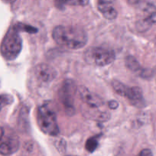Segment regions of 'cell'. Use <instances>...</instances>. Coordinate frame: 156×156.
<instances>
[{"instance_id": "obj_1", "label": "cell", "mask_w": 156, "mask_h": 156, "mask_svg": "<svg viewBox=\"0 0 156 156\" xmlns=\"http://www.w3.org/2000/svg\"><path fill=\"white\" fill-rule=\"evenodd\" d=\"M52 37L58 45L70 50L83 48L88 41V37L84 29L70 25L55 27L52 31Z\"/></svg>"}, {"instance_id": "obj_2", "label": "cell", "mask_w": 156, "mask_h": 156, "mask_svg": "<svg viewBox=\"0 0 156 156\" xmlns=\"http://www.w3.org/2000/svg\"><path fill=\"white\" fill-rule=\"evenodd\" d=\"M21 31L18 24L9 28L2 42L0 51L3 57L7 60H14L21 53L22 49V40L19 35Z\"/></svg>"}, {"instance_id": "obj_3", "label": "cell", "mask_w": 156, "mask_h": 156, "mask_svg": "<svg viewBox=\"0 0 156 156\" xmlns=\"http://www.w3.org/2000/svg\"><path fill=\"white\" fill-rule=\"evenodd\" d=\"M37 123L44 133L51 136H56L59 134L56 113L50 104L45 103L38 108Z\"/></svg>"}, {"instance_id": "obj_4", "label": "cell", "mask_w": 156, "mask_h": 156, "mask_svg": "<svg viewBox=\"0 0 156 156\" xmlns=\"http://www.w3.org/2000/svg\"><path fill=\"white\" fill-rule=\"evenodd\" d=\"M116 54L113 50L101 47H93L87 49L84 53V59L87 63L97 66H106L113 63Z\"/></svg>"}, {"instance_id": "obj_5", "label": "cell", "mask_w": 156, "mask_h": 156, "mask_svg": "<svg viewBox=\"0 0 156 156\" xmlns=\"http://www.w3.org/2000/svg\"><path fill=\"white\" fill-rule=\"evenodd\" d=\"M112 87L116 94L125 98L133 106L139 108H142L145 106L143 93L139 87L126 86L118 80H113L112 82Z\"/></svg>"}, {"instance_id": "obj_6", "label": "cell", "mask_w": 156, "mask_h": 156, "mask_svg": "<svg viewBox=\"0 0 156 156\" xmlns=\"http://www.w3.org/2000/svg\"><path fill=\"white\" fill-rule=\"evenodd\" d=\"M76 91L77 87L75 82L70 79H67L64 81L58 91L60 101L67 115H73L75 113L74 97Z\"/></svg>"}, {"instance_id": "obj_7", "label": "cell", "mask_w": 156, "mask_h": 156, "mask_svg": "<svg viewBox=\"0 0 156 156\" xmlns=\"http://www.w3.org/2000/svg\"><path fill=\"white\" fill-rule=\"evenodd\" d=\"M19 138L16 133L8 126H0V154L10 155L18 151Z\"/></svg>"}, {"instance_id": "obj_8", "label": "cell", "mask_w": 156, "mask_h": 156, "mask_svg": "<svg viewBox=\"0 0 156 156\" xmlns=\"http://www.w3.org/2000/svg\"><path fill=\"white\" fill-rule=\"evenodd\" d=\"M77 91L82 101L90 109H99V108L104 106L103 100L97 94L91 92L86 87L79 86Z\"/></svg>"}, {"instance_id": "obj_9", "label": "cell", "mask_w": 156, "mask_h": 156, "mask_svg": "<svg viewBox=\"0 0 156 156\" xmlns=\"http://www.w3.org/2000/svg\"><path fill=\"white\" fill-rule=\"evenodd\" d=\"M36 77L43 82H50L57 77L58 73L54 68L45 63L38 64L35 69Z\"/></svg>"}, {"instance_id": "obj_10", "label": "cell", "mask_w": 156, "mask_h": 156, "mask_svg": "<svg viewBox=\"0 0 156 156\" xmlns=\"http://www.w3.org/2000/svg\"><path fill=\"white\" fill-rule=\"evenodd\" d=\"M114 2L115 0H98V10L106 19L113 20L117 17V11L114 7Z\"/></svg>"}, {"instance_id": "obj_11", "label": "cell", "mask_w": 156, "mask_h": 156, "mask_svg": "<svg viewBox=\"0 0 156 156\" xmlns=\"http://www.w3.org/2000/svg\"><path fill=\"white\" fill-rule=\"evenodd\" d=\"M156 24V10L149 11L145 18L139 20L137 23V29L139 31L143 32L148 30L152 25Z\"/></svg>"}, {"instance_id": "obj_12", "label": "cell", "mask_w": 156, "mask_h": 156, "mask_svg": "<svg viewBox=\"0 0 156 156\" xmlns=\"http://www.w3.org/2000/svg\"><path fill=\"white\" fill-rule=\"evenodd\" d=\"M125 65L127 68L132 71L133 73H138L142 77H145V70L143 69L138 62L137 59L132 56H128L125 57Z\"/></svg>"}, {"instance_id": "obj_13", "label": "cell", "mask_w": 156, "mask_h": 156, "mask_svg": "<svg viewBox=\"0 0 156 156\" xmlns=\"http://www.w3.org/2000/svg\"><path fill=\"white\" fill-rule=\"evenodd\" d=\"M89 3V0H55V5L58 8L64 5L85 6Z\"/></svg>"}, {"instance_id": "obj_14", "label": "cell", "mask_w": 156, "mask_h": 156, "mask_svg": "<svg viewBox=\"0 0 156 156\" xmlns=\"http://www.w3.org/2000/svg\"><path fill=\"white\" fill-rule=\"evenodd\" d=\"M99 136H95L90 137L87 140L85 144V149L87 152H93L98 147L99 144Z\"/></svg>"}, {"instance_id": "obj_15", "label": "cell", "mask_w": 156, "mask_h": 156, "mask_svg": "<svg viewBox=\"0 0 156 156\" xmlns=\"http://www.w3.org/2000/svg\"><path fill=\"white\" fill-rule=\"evenodd\" d=\"M12 98L9 95H0V110L4 105L11 103Z\"/></svg>"}, {"instance_id": "obj_16", "label": "cell", "mask_w": 156, "mask_h": 156, "mask_svg": "<svg viewBox=\"0 0 156 156\" xmlns=\"http://www.w3.org/2000/svg\"><path fill=\"white\" fill-rule=\"evenodd\" d=\"M137 156H153L152 152L148 149H142Z\"/></svg>"}, {"instance_id": "obj_17", "label": "cell", "mask_w": 156, "mask_h": 156, "mask_svg": "<svg viewBox=\"0 0 156 156\" xmlns=\"http://www.w3.org/2000/svg\"><path fill=\"white\" fill-rule=\"evenodd\" d=\"M108 106L110 109L114 110V109H116V108L119 107V103H118L116 101L112 100V101H110L108 102Z\"/></svg>"}, {"instance_id": "obj_18", "label": "cell", "mask_w": 156, "mask_h": 156, "mask_svg": "<svg viewBox=\"0 0 156 156\" xmlns=\"http://www.w3.org/2000/svg\"><path fill=\"white\" fill-rule=\"evenodd\" d=\"M126 1L130 5H136V4H138L141 0H126Z\"/></svg>"}, {"instance_id": "obj_19", "label": "cell", "mask_w": 156, "mask_h": 156, "mask_svg": "<svg viewBox=\"0 0 156 156\" xmlns=\"http://www.w3.org/2000/svg\"><path fill=\"white\" fill-rule=\"evenodd\" d=\"M2 1H4L5 2H7V3H12L16 1V0H2Z\"/></svg>"}, {"instance_id": "obj_20", "label": "cell", "mask_w": 156, "mask_h": 156, "mask_svg": "<svg viewBox=\"0 0 156 156\" xmlns=\"http://www.w3.org/2000/svg\"><path fill=\"white\" fill-rule=\"evenodd\" d=\"M68 156H72V155H68Z\"/></svg>"}]
</instances>
